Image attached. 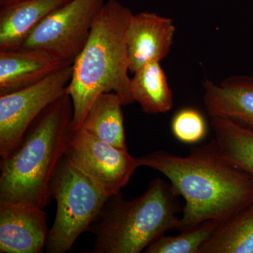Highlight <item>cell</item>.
Segmentation results:
<instances>
[{"mask_svg": "<svg viewBox=\"0 0 253 253\" xmlns=\"http://www.w3.org/2000/svg\"><path fill=\"white\" fill-rule=\"evenodd\" d=\"M137 159L140 167L168 178L184 198L179 231L206 221L223 222L253 201V178L226 161L213 140L184 156L158 150Z\"/></svg>", "mask_w": 253, "mask_h": 253, "instance_id": "6da1fadb", "label": "cell"}, {"mask_svg": "<svg viewBox=\"0 0 253 253\" xmlns=\"http://www.w3.org/2000/svg\"><path fill=\"white\" fill-rule=\"evenodd\" d=\"M73 119V101L66 93L32 123L1 159L0 203L49 206L51 181L66 154Z\"/></svg>", "mask_w": 253, "mask_h": 253, "instance_id": "7a4b0ae2", "label": "cell"}, {"mask_svg": "<svg viewBox=\"0 0 253 253\" xmlns=\"http://www.w3.org/2000/svg\"><path fill=\"white\" fill-rule=\"evenodd\" d=\"M133 14L118 0L103 5L85 45L72 65L68 94L73 104L72 129L83 126L95 99L114 92L123 105L134 104L131 94L126 33Z\"/></svg>", "mask_w": 253, "mask_h": 253, "instance_id": "3957f363", "label": "cell"}, {"mask_svg": "<svg viewBox=\"0 0 253 253\" xmlns=\"http://www.w3.org/2000/svg\"><path fill=\"white\" fill-rule=\"evenodd\" d=\"M170 183L156 178L139 197L110 196L89 231L96 236L91 253H139L169 230H179L182 212Z\"/></svg>", "mask_w": 253, "mask_h": 253, "instance_id": "277c9868", "label": "cell"}, {"mask_svg": "<svg viewBox=\"0 0 253 253\" xmlns=\"http://www.w3.org/2000/svg\"><path fill=\"white\" fill-rule=\"evenodd\" d=\"M51 194L57 208L45 251L48 253H67L78 237L89 231L109 197L65 156L53 176Z\"/></svg>", "mask_w": 253, "mask_h": 253, "instance_id": "5b68a950", "label": "cell"}, {"mask_svg": "<svg viewBox=\"0 0 253 253\" xmlns=\"http://www.w3.org/2000/svg\"><path fill=\"white\" fill-rule=\"evenodd\" d=\"M104 0H70L47 16L23 47L41 50L73 64L85 45Z\"/></svg>", "mask_w": 253, "mask_h": 253, "instance_id": "8992f818", "label": "cell"}, {"mask_svg": "<svg viewBox=\"0 0 253 253\" xmlns=\"http://www.w3.org/2000/svg\"><path fill=\"white\" fill-rule=\"evenodd\" d=\"M65 157L107 197L121 193L140 167L127 149L100 140L83 127L72 129Z\"/></svg>", "mask_w": 253, "mask_h": 253, "instance_id": "52a82bcc", "label": "cell"}, {"mask_svg": "<svg viewBox=\"0 0 253 253\" xmlns=\"http://www.w3.org/2000/svg\"><path fill=\"white\" fill-rule=\"evenodd\" d=\"M72 65L65 66L28 87L0 95L1 159L16 147L36 118L50 104L67 93Z\"/></svg>", "mask_w": 253, "mask_h": 253, "instance_id": "ba28073f", "label": "cell"}, {"mask_svg": "<svg viewBox=\"0 0 253 253\" xmlns=\"http://www.w3.org/2000/svg\"><path fill=\"white\" fill-rule=\"evenodd\" d=\"M49 231L42 208L0 203V253H43Z\"/></svg>", "mask_w": 253, "mask_h": 253, "instance_id": "9c48e42d", "label": "cell"}, {"mask_svg": "<svg viewBox=\"0 0 253 253\" xmlns=\"http://www.w3.org/2000/svg\"><path fill=\"white\" fill-rule=\"evenodd\" d=\"M175 33L171 18L152 12L133 14L126 33L129 71L135 73L145 65L166 59L172 49Z\"/></svg>", "mask_w": 253, "mask_h": 253, "instance_id": "30bf717a", "label": "cell"}, {"mask_svg": "<svg viewBox=\"0 0 253 253\" xmlns=\"http://www.w3.org/2000/svg\"><path fill=\"white\" fill-rule=\"evenodd\" d=\"M68 65L41 50L0 49V95L28 87Z\"/></svg>", "mask_w": 253, "mask_h": 253, "instance_id": "8fae6325", "label": "cell"}, {"mask_svg": "<svg viewBox=\"0 0 253 253\" xmlns=\"http://www.w3.org/2000/svg\"><path fill=\"white\" fill-rule=\"evenodd\" d=\"M204 103L211 118L229 120L253 130V77L241 75L219 84L204 83Z\"/></svg>", "mask_w": 253, "mask_h": 253, "instance_id": "7c38bea8", "label": "cell"}, {"mask_svg": "<svg viewBox=\"0 0 253 253\" xmlns=\"http://www.w3.org/2000/svg\"><path fill=\"white\" fill-rule=\"evenodd\" d=\"M70 0H18L1 5L0 49L23 45L30 34L51 12Z\"/></svg>", "mask_w": 253, "mask_h": 253, "instance_id": "4fadbf2b", "label": "cell"}, {"mask_svg": "<svg viewBox=\"0 0 253 253\" xmlns=\"http://www.w3.org/2000/svg\"><path fill=\"white\" fill-rule=\"evenodd\" d=\"M123 106L122 99L116 93L100 94L91 105L81 127L100 140L127 149Z\"/></svg>", "mask_w": 253, "mask_h": 253, "instance_id": "5bb4252c", "label": "cell"}, {"mask_svg": "<svg viewBox=\"0 0 253 253\" xmlns=\"http://www.w3.org/2000/svg\"><path fill=\"white\" fill-rule=\"evenodd\" d=\"M130 88L134 103L148 114L168 112L174 106L172 91L160 62L145 65L134 73Z\"/></svg>", "mask_w": 253, "mask_h": 253, "instance_id": "9a60e30c", "label": "cell"}, {"mask_svg": "<svg viewBox=\"0 0 253 253\" xmlns=\"http://www.w3.org/2000/svg\"><path fill=\"white\" fill-rule=\"evenodd\" d=\"M200 253H253V201L219 223Z\"/></svg>", "mask_w": 253, "mask_h": 253, "instance_id": "2e32d148", "label": "cell"}, {"mask_svg": "<svg viewBox=\"0 0 253 253\" xmlns=\"http://www.w3.org/2000/svg\"><path fill=\"white\" fill-rule=\"evenodd\" d=\"M211 125L219 154L253 178V130L219 118H212Z\"/></svg>", "mask_w": 253, "mask_h": 253, "instance_id": "e0dca14e", "label": "cell"}, {"mask_svg": "<svg viewBox=\"0 0 253 253\" xmlns=\"http://www.w3.org/2000/svg\"><path fill=\"white\" fill-rule=\"evenodd\" d=\"M217 221H204L176 236L163 235L150 244L146 253H200L203 245L211 239L219 226Z\"/></svg>", "mask_w": 253, "mask_h": 253, "instance_id": "ac0fdd59", "label": "cell"}, {"mask_svg": "<svg viewBox=\"0 0 253 253\" xmlns=\"http://www.w3.org/2000/svg\"><path fill=\"white\" fill-rule=\"evenodd\" d=\"M173 135L186 144L199 143L206 137L208 126L202 113L193 108H184L174 114L171 123Z\"/></svg>", "mask_w": 253, "mask_h": 253, "instance_id": "d6986e66", "label": "cell"}, {"mask_svg": "<svg viewBox=\"0 0 253 253\" xmlns=\"http://www.w3.org/2000/svg\"><path fill=\"white\" fill-rule=\"evenodd\" d=\"M18 1V0H1V5L6 3L12 2V1Z\"/></svg>", "mask_w": 253, "mask_h": 253, "instance_id": "ffe728a7", "label": "cell"}]
</instances>
